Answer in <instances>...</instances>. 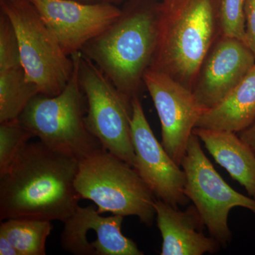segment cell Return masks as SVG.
<instances>
[{
    "label": "cell",
    "mask_w": 255,
    "mask_h": 255,
    "mask_svg": "<svg viewBox=\"0 0 255 255\" xmlns=\"http://www.w3.org/2000/svg\"><path fill=\"white\" fill-rule=\"evenodd\" d=\"M255 65V55L245 42L221 34L201 64L191 90L201 110L219 105Z\"/></svg>",
    "instance_id": "12"
},
{
    "label": "cell",
    "mask_w": 255,
    "mask_h": 255,
    "mask_svg": "<svg viewBox=\"0 0 255 255\" xmlns=\"http://www.w3.org/2000/svg\"><path fill=\"white\" fill-rule=\"evenodd\" d=\"M154 207L162 238L161 255H203L220 251L219 242L203 232L206 226L194 204L181 211L157 199Z\"/></svg>",
    "instance_id": "14"
},
{
    "label": "cell",
    "mask_w": 255,
    "mask_h": 255,
    "mask_svg": "<svg viewBox=\"0 0 255 255\" xmlns=\"http://www.w3.org/2000/svg\"><path fill=\"white\" fill-rule=\"evenodd\" d=\"M133 167L157 199L174 207L189 203L184 193L185 173L157 140L146 118L140 97L132 100Z\"/></svg>",
    "instance_id": "9"
},
{
    "label": "cell",
    "mask_w": 255,
    "mask_h": 255,
    "mask_svg": "<svg viewBox=\"0 0 255 255\" xmlns=\"http://www.w3.org/2000/svg\"><path fill=\"white\" fill-rule=\"evenodd\" d=\"M238 136L251 147L255 155V120L246 129L238 132Z\"/></svg>",
    "instance_id": "23"
},
{
    "label": "cell",
    "mask_w": 255,
    "mask_h": 255,
    "mask_svg": "<svg viewBox=\"0 0 255 255\" xmlns=\"http://www.w3.org/2000/svg\"><path fill=\"white\" fill-rule=\"evenodd\" d=\"M75 187L82 199L93 201L99 214L136 216L151 226L155 196L132 166L105 149L79 162Z\"/></svg>",
    "instance_id": "5"
},
{
    "label": "cell",
    "mask_w": 255,
    "mask_h": 255,
    "mask_svg": "<svg viewBox=\"0 0 255 255\" xmlns=\"http://www.w3.org/2000/svg\"><path fill=\"white\" fill-rule=\"evenodd\" d=\"M32 137L18 119L0 123V174L9 168Z\"/></svg>",
    "instance_id": "19"
},
{
    "label": "cell",
    "mask_w": 255,
    "mask_h": 255,
    "mask_svg": "<svg viewBox=\"0 0 255 255\" xmlns=\"http://www.w3.org/2000/svg\"><path fill=\"white\" fill-rule=\"evenodd\" d=\"M0 255H18V252L4 235L0 233Z\"/></svg>",
    "instance_id": "24"
},
{
    "label": "cell",
    "mask_w": 255,
    "mask_h": 255,
    "mask_svg": "<svg viewBox=\"0 0 255 255\" xmlns=\"http://www.w3.org/2000/svg\"><path fill=\"white\" fill-rule=\"evenodd\" d=\"M124 216L104 217L93 206H79L64 222L62 248L75 255H142L135 242L122 232Z\"/></svg>",
    "instance_id": "13"
},
{
    "label": "cell",
    "mask_w": 255,
    "mask_h": 255,
    "mask_svg": "<svg viewBox=\"0 0 255 255\" xmlns=\"http://www.w3.org/2000/svg\"><path fill=\"white\" fill-rule=\"evenodd\" d=\"M38 94L39 89L28 81L22 67L0 71V123L17 120Z\"/></svg>",
    "instance_id": "17"
},
{
    "label": "cell",
    "mask_w": 255,
    "mask_h": 255,
    "mask_svg": "<svg viewBox=\"0 0 255 255\" xmlns=\"http://www.w3.org/2000/svg\"><path fill=\"white\" fill-rule=\"evenodd\" d=\"M52 228L49 221L11 219L1 223L0 233L9 240L18 255H45Z\"/></svg>",
    "instance_id": "18"
},
{
    "label": "cell",
    "mask_w": 255,
    "mask_h": 255,
    "mask_svg": "<svg viewBox=\"0 0 255 255\" xmlns=\"http://www.w3.org/2000/svg\"><path fill=\"white\" fill-rule=\"evenodd\" d=\"M69 56L114 22L122 9L112 4L75 0H29Z\"/></svg>",
    "instance_id": "11"
},
{
    "label": "cell",
    "mask_w": 255,
    "mask_h": 255,
    "mask_svg": "<svg viewBox=\"0 0 255 255\" xmlns=\"http://www.w3.org/2000/svg\"><path fill=\"white\" fill-rule=\"evenodd\" d=\"M245 16L246 43L255 56V0H246Z\"/></svg>",
    "instance_id": "22"
},
{
    "label": "cell",
    "mask_w": 255,
    "mask_h": 255,
    "mask_svg": "<svg viewBox=\"0 0 255 255\" xmlns=\"http://www.w3.org/2000/svg\"><path fill=\"white\" fill-rule=\"evenodd\" d=\"M199 137L218 164L255 199V155L236 132L194 128Z\"/></svg>",
    "instance_id": "15"
},
{
    "label": "cell",
    "mask_w": 255,
    "mask_h": 255,
    "mask_svg": "<svg viewBox=\"0 0 255 255\" xmlns=\"http://www.w3.org/2000/svg\"><path fill=\"white\" fill-rule=\"evenodd\" d=\"M79 80L87 103V128L102 147L133 167L132 101L110 82L97 65L80 51Z\"/></svg>",
    "instance_id": "7"
},
{
    "label": "cell",
    "mask_w": 255,
    "mask_h": 255,
    "mask_svg": "<svg viewBox=\"0 0 255 255\" xmlns=\"http://www.w3.org/2000/svg\"><path fill=\"white\" fill-rule=\"evenodd\" d=\"M160 3L131 0L114 22L82 48V54L130 100L139 97L158 38Z\"/></svg>",
    "instance_id": "2"
},
{
    "label": "cell",
    "mask_w": 255,
    "mask_h": 255,
    "mask_svg": "<svg viewBox=\"0 0 255 255\" xmlns=\"http://www.w3.org/2000/svg\"><path fill=\"white\" fill-rule=\"evenodd\" d=\"M255 120V65L219 105L204 111L195 128L238 132Z\"/></svg>",
    "instance_id": "16"
},
{
    "label": "cell",
    "mask_w": 255,
    "mask_h": 255,
    "mask_svg": "<svg viewBox=\"0 0 255 255\" xmlns=\"http://www.w3.org/2000/svg\"><path fill=\"white\" fill-rule=\"evenodd\" d=\"M79 53L71 55L73 73L63 91L53 97L38 94L18 121L45 145L80 161L103 147L85 122L87 103L79 80Z\"/></svg>",
    "instance_id": "4"
},
{
    "label": "cell",
    "mask_w": 255,
    "mask_h": 255,
    "mask_svg": "<svg viewBox=\"0 0 255 255\" xmlns=\"http://www.w3.org/2000/svg\"><path fill=\"white\" fill-rule=\"evenodd\" d=\"M21 66L17 36L4 11L0 14V71Z\"/></svg>",
    "instance_id": "21"
},
{
    "label": "cell",
    "mask_w": 255,
    "mask_h": 255,
    "mask_svg": "<svg viewBox=\"0 0 255 255\" xmlns=\"http://www.w3.org/2000/svg\"><path fill=\"white\" fill-rule=\"evenodd\" d=\"M0 3L16 31L26 78L38 87L40 93L59 95L73 75V58L63 51L29 0H1Z\"/></svg>",
    "instance_id": "6"
},
{
    "label": "cell",
    "mask_w": 255,
    "mask_h": 255,
    "mask_svg": "<svg viewBox=\"0 0 255 255\" xmlns=\"http://www.w3.org/2000/svg\"><path fill=\"white\" fill-rule=\"evenodd\" d=\"M79 162L40 140L28 142L0 174V220L65 222L82 199L75 187Z\"/></svg>",
    "instance_id": "1"
},
{
    "label": "cell",
    "mask_w": 255,
    "mask_h": 255,
    "mask_svg": "<svg viewBox=\"0 0 255 255\" xmlns=\"http://www.w3.org/2000/svg\"><path fill=\"white\" fill-rule=\"evenodd\" d=\"M181 167L185 173L186 196L197 209L210 236L226 247L232 239L228 223L230 211L233 208H246L255 216V199L238 192L223 180L194 132Z\"/></svg>",
    "instance_id": "8"
},
{
    "label": "cell",
    "mask_w": 255,
    "mask_h": 255,
    "mask_svg": "<svg viewBox=\"0 0 255 255\" xmlns=\"http://www.w3.org/2000/svg\"><path fill=\"white\" fill-rule=\"evenodd\" d=\"M80 2L88 3V4H112L118 3L122 0H75Z\"/></svg>",
    "instance_id": "25"
},
{
    "label": "cell",
    "mask_w": 255,
    "mask_h": 255,
    "mask_svg": "<svg viewBox=\"0 0 255 255\" xmlns=\"http://www.w3.org/2000/svg\"><path fill=\"white\" fill-rule=\"evenodd\" d=\"M221 0H164L150 68L192 90L201 65L222 34Z\"/></svg>",
    "instance_id": "3"
},
{
    "label": "cell",
    "mask_w": 255,
    "mask_h": 255,
    "mask_svg": "<svg viewBox=\"0 0 255 255\" xmlns=\"http://www.w3.org/2000/svg\"><path fill=\"white\" fill-rule=\"evenodd\" d=\"M144 85L151 96L162 128V144L179 165L204 111L192 91L162 72L148 69Z\"/></svg>",
    "instance_id": "10"
},
{
    "label": "cell",
    "mask_w": 255,
    "mask_h": 255,
    "mask_svg": "<svg viewBox=\"0 0 255 255\" xmlns=\"http://www.w3.org/2000/svg\"><path fill=\"white\" fill-rule=\"evenodd\" d=\"M7 1H17V0H7Z\"/></svg>",
    "instance_id": "26"
},
{
    "label": "cell",
    "mask_w": 255,
    "mask_h": 255,
    "mask_svg": "<svg viewBox=\"0 0 255 255\" xmlns=\"http://www.w3.org/2000/svg\"><path fill=\"white\" fill-rule=\"evenodd\" d=\"M246 0H221L220 21L224 36L238 38L246 43Z\"/></svg>",
    "instance_id": "20"
}]
</instances>
